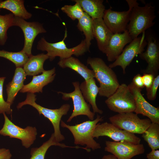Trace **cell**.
Masks as SVG:
<instances>
[{"label": "cell", "instance_id": "cell-1", "mask_svg": "<svg viewBox=\"0 0 159 159\" xmlns=\"http://www.w3.org/2000/svg\"><path fill=\"white\" fill-rule=\"evenodd\" d=\"M136 0H134L129 22L127 30L132 40L138 37L155 24L156 17L155 6L151 3L139 6Z\"/></svg>", "mask_w": 159, "mask_h": 159}, {"label": "cell", "instance_id": "cell-2", "mask_svg": "<svg viewBox=\"0 0 159 159\" xmlns=\"http://www.w3.org/2000/svg\"><path fill=\"white\" fill-rule=\"evenodd\" d=\"M87 62L92 69L95 78L99 83V96L108 98L120 85L116 74L101 58L89 57Z\"/></svg>", "mask_w": 159, "mask_h": 159}, {"label": "cell", "instance_id": "cell-3", "mask_svg": "<svg viewBox=\"0 0 159 159\" xmlns=\"http://www.w3.org/2000/svg\"><path fill=\"white\" fill-rule=\"evenodd\" d=\"M67 36L66 28L63 39L58 42L50 43L47 42L44 37H42L38 42L37 48L42 51H46V54L51 61L57 57H59L61 59L68 58L72 55L78 57L83 55L87 51H90L86 47L85 39L73 47H67L64 42Z\"/></svg>", "mask_w": 159, "mask_h": 159}, {"label": "cell", "instance_id": "cell-4", "mask_svg": "<svg viewBox=\"0 0 159 159\" xmlns=\"http://www.w3.org/2000/svg\"><path fill=\"white\" fill-rule=\"evenodd\" d=\"M36 96L34 93H28L25 100L18 103L17 106V108L20 109L26 105L32 106L37 110L39 115H43L51 122L54 128V133L57 141L59 142L64 140L65 139L64 137L62 134L60 130V122L62 116L67 114L70 108V105L69 104H65L58 109L47 108L36 102Z\"/></svg>", "mask_w": 159, "mask_h": 159}, {"label": "cell", "instance_id": "cell-5", "mask_svg": "<svg viewBox=\"0 0 159 159\" xmlns=\"http://www.w3.org/2000/svg\"><path fill=\"white\" fill-rule=\"evenodd\" d=\"M103 120L102 117L97 115L93 120L86 121L74 125H67L62 120L60 122V125L62 127L68 129L72 133L75 144L86 145L85 148L95 150L100 148L101 147L94 139L93 132L97 123Z\"/></svg>", "mask_w": 159, "mask_h": 159}, {"label": "cell", "instance_id": "cell-6", "mask_svg": "<svg viewBox=\"0 0 159 159\" xmlns=\"http://www.w3.org/2000/svg\"><path fill=\"white\" fill-rule=\"evenodd\" d=\"M105 102L110 110L118 113L134 112L136 108L134 96L128 85L125 83L120 85Z\"/></svg>", "mask_w": 159, "mask_h": 159}, {"label": "cell", "instance_id": "cell-7", "mask_svg": "<svg viewBox=\"0 0 159 159\" xmlns=\"http://www.w3.org/2000/svg\"><path fill=\"white\" fill-rule=\"evenodd\" d=\"M109 120L118 128L134 134H143L151 123L149 119H141L133 112L118 113Z\"/></svg>", "mask_w": 159, "mask_h": 159}, {"label": "cell", "instance_id": "cell-8", "mask_svg": "<svg viewBox=\"0 0 159 159\" xmlns=\"http://www.w3.org/2000/svg\"><path fill=\"white\" fill-rule=\"evenodd\" d=\"M145 38L147 42L146 49L139 56L147 62L148 65L141 72L143 74H152L155 77L159 70V40L155 33L148 29L145 32Z\"/></svg>", "mask_w": 159, "mask_h": 159}, {"label": "cell", "instance_id": "cell-9", "mask_svg": "<svg viewBox=\"0 0 159 159\" xmlns=\"http://www.w3.org/2000/svg\"><path fill=\"white\" fill-rule=\"evenodd\" d=\"M3 114L4 122L2 128L0 130V135L20 140L23 146L26 148H29L36 139V128L30 126L22 128L13 123L5 113Z\"/></svg>", "mask_w": 159, "mask_h": 159}, {"label": "cell", "instance_id": "cell-10", "mask_svg": "<svg viewBox=\"0 0 159 159\" xmlns=\"http://www.w3.org/2000/svg\"><path fill=\"white\" fill-rule=\"evenodd\" d=\"M145 32H143L140 37L132 40L124 49L116 59L109 64L108 66L111 68L120 66L123 73L125 74L126 68L130 64L135 57L145 50V48L147 45Z\"/></svg>", "mask_w": 159, "mask_h": 159}, {"label": "cell", "instance_id": "cell-11", "mask_svg": "<svg viewBox=\"0 0 159 159\" xmlns=\"http://www.w3.org/2000/svg\"><path fill=\"white\" fill-rule=\"evenodd\" d=\"M126 1L129 6L127 11H118L110 8L104 12L102 18L103 21L113 34L122 33L127 30L134 0Z\"/></svg>", "mask_w": 159, "mask_h": 159}, {"label": "cell", "instance_id": "cell-12", "mask_svg": "<svg viewBox=\"0 0 159 159\" xmlns=\"http://www.w3.org/2000/svg\"><path fill=\"white\" fill-rule=\"evenodd\" d=\"M72 84L74 88L73 92L70 93L57 92L58 94H62L63 100H67L71 98L73 102L74 109L67 122H70L74 117L80 115H86L90 120H93L95 113L90 110V105L84 99L80 89L79 82H74Z\"/></svg>", "mask_w": 159, "mask_h": 159}, {"label": "cell", "instance_id": "cell-13", "mask_svg": "<svg viewBox=\"0 0 159 159\" xmlns=\"http://www.w3.org/2000/svg\"><path fill=\"white\" fill-rule=\"evenodd\" d=\"M92 136L97 139L100 136H107L114 141L125 140L135 144H140L141 141L140 138L135 134L119 129L107 122L97 124L93 131Z\"/></svg>", "mask_w": 159, "mask_h": 159}, {"label": "cell", "instance_id": "cell-14", "mask_svg": "<svg viewBox=\"0 0 159 159\" xmlns=\"http://www.w3.org/2000/svg\"><path fill=\"white\" fill-rule=\"evenodd\" d=\"M105 150L109 152L117 159H131L143 154L145 149L142 144H135L123 140L119 142L105 141Z\"/></svg>", "mask_w": 159, "mask_h": 159}, {"label": "cell", "instance_id": "cell-15", "mask_svg": "<svg viewBox=\"0 0 159 159\" xmlns=\"http://www.w3.org/2000/svg\"><path fill=\"white\" fill-rule=\"evenodd\" d=\"M19 27L24 33V41L21 51L29 57L32 55V49L33 42L39 34L46 33L42 25L37 22H28L21 17L15 16L14 26Z\"/></svg>", "mask_w": 159, "mask_h": 159}, {"label": "cell", "instance_id": "cell-16", "mask_svg": "<svg viewBox=\"0 0 159 159\" xmlns=\"http://www.w3.org/2000/svg\"><path fill=\"white\" fill-rule=\"evenodd\" d=\"M135 101L136 108L134 112L146 116L152 123L159 124V108L148 102L142 95V89L135 87L131 82L128 85Z\"/></svg>", "mask_w": 159, "mask_h": 159}, {"label": "cell", "instance_id": "cell-17", "mask_svg": "<svg viewBox=\"0 0 159 159\" xmlns=\"http://www.w3.org/2000/svg\"><path fill=\"white\" fill-rule=\"evenodd\" d=\"M132 40L127 30L122 33L113 34L104 53L108 61H115L121 53L125 46Z\"/></svg>", "mask_w": 159, "mask_h": 159}, {"label": "cell", "instance_id": "cell-18", "mask_svg": "<svg viewBox=\"0 0 159 159\" xmlns=\"http://www.w3.org/2000/svg\"><path fill=\"white\" fill-rule=\"evenodd\" d=\"M55 72V68L54 67L50 70H45L41 74L33 76L32 80L24 85L20 92L34 94L40 92L42 93L43 87L54 80L56 75Z\"/></svg>", "mask_w": 159, "mask_h": 159}, {"label": "cell", "instance_id": "cell-19", "mask_svg": "<svg viewBox=\"0 0 159 159\" xmlns=\"http://www.w3.org/2000/svg\"><path fill=\"white\" fill-rule=\"evenodd\" d=\"M92 31L94 38L99 50L104 53L113 34L106 26L102 18L92 19Z\"/></svg>", "mask_w": 159, "mask_h": 159}, {"label": "cell", "instance_id": "cell-20", "mask_svg": "<svg viewBox=\"0 0 159 159\" xmlns=\"http://www.w3.org/2000/svg\"><path fill=\"white\" fill-rule=\"evenodd\" d=\"M80 88L85 100L91 105L94 113L101 114L103 112L97 107L96 98L99 91V88L93 78L84 81L80 85Z\"/></svg>", "mask_w": 159, "mask_h": 159}, {"label": "cell", "instance_id": "cell-21", "mask_svg": "<svg viewBox=\"0 0 159 159\" xmlns=\"http://www.w3.org/2000/svg\"><path fill=\"white\" fill-rule=\"evenodd\" d=\"M58 64L61 68H68L74 70L87 81L95 78L93 71L82 63L77 58L71 56L65 59H60Z\"/></svg>", "mask_w": 159, "mask_h": 159}, {"label": "cell", "instance_id": "cell-22", "mask_svg": "<svg viewBox=\"0 0 159 159\" xmlns=\"http://www.w3.org/2000/svg\"><path fill=\"white\" fill-rule=\"evenodd\" d=\"M26 76L22 68H16L11 81L6 85L7 96L6 102L10 105L13 103L18 92L24 86Z\"/></svg>", "mask_w": 159, "mask_h": 159}, {"label": "cell", "instance_id": "cell-23", "mask_svg": "<svg viewBox=\"0 0 159 159\" xmlns=\"http://www.w3.org/2000/svg\"><path fill=\"white\" fill-rule=\"evenodd\" d=\"M92 19L102 18L105 10L103 0H73Z\"/></svg>", "mask_w": 159, "mask_h": 159}, {"label": "cell", "instance_id": "cell-24", "mask_svg": "<svg viewBox=\"0 0 159 159\" xmlns=\"http://www.w3.org/2000/svg\"><path fill=\"white\" fill-rule=\"evenodd\" d=\"M49 59L47 54L43 53L36 55H32L23 66V69L26 75L36 76L45 70L43 68L45 61Z\"/></svg>", "mask_w": 159, "mask_h": 159}, {"label": "cell", "instance_id": "cell-25", "mask_svg": "<svg viewBox=\"0 0 159 159\" xmlns=\"http://www.w3.org/2000/svg\"><path fill=\"white\" fill-rule=\"evenodd\" d=\"M23 0H0V11L5 9L10 11L15 16L21 17L24 19L30 18L32 14L26 9Z\"/></svg>", "mask_w": 159, "mask_h": 159}, {"label": "cell", "instance_id": "cell-26", "mask_svg": "<svg viewBox=\"0 0 159 159\" xmlns=\"http://www.w3.org/2000/svg\"><path fill=\"white\" fill-rule=\"evenodd\" d=\"M58 146L62 148H78V146H70L63 143H60L56 140L54 133H52L49 139L45 142L39 148H32L31 149L29 159H44L45 154L49 148L52 146Z\"/></svg>", "mask_w": 159, "mask_h": 159}, {"label": "cell", "instance_id": "cell-27", "mask_svg": "<svg viewBox=\"0 0 159 159\" xmlns=\"http://www.w3.org/2000/svg\"><path fill=\"white\" fill-rule=\"evenodd\" d=\"M78 21L77 28L82 32L85 35L86 47L90 51L91 41L94 39L92 31V19L84 12L83 16Z\"/></svg>", "mask_w": 159, "mask_h": 159}, {"label": "cell", "instance_id": "cell-28", "mask_svg": "<svg viewBox=\"0 0 159 159\" xmlns=\"http://www.w3.org/2000/svg\"><path fill=\"white\" fill-rule=\"evenodd\" d=\"M142 135L151 150L159 148V124L151 122Z\"/></svg>", "mask_w": 159, "mask_h": 159}, {"label": "cell", "instance_id": "cell-29", "mask_svg": "<svg viewBox=\"0 0 159 159\" xmlns=\"http://www.w3.org/2000/svg\"><path fill=\"white\" fill-rule=\"evenodd\" d=\"M0 57L11 61L16 68L23 67L29 57L21 50L17 52H9L4 50H0Z\"/></svg>", "mask_w": 159, "mask_h": 159}, {"label": "cell", "instance_id": "cell-30", "mask_svg": "<svg viewBox=\"0 0 159 159\" xmlns=\"http://www.w3.org/2000/svg\"><path fill=\"white\" fill-rule=\"evenodd\" d=\"M14 16L12 13L0 15V45H4L7 39V32L9 28L14 26Z\"/></svg>", "mask_w": 159, "mask_h": 159}, {"label": "cell", "instance_id": "cell-31", "mask_svg": "<svg viewBox=\"0 0 159 159\" xmlns=\"http://www.w3.org/2000/svg\"><path fill=\"white\" fill-rule=\"evenodd\" d=\"M61 10L73 20H78L84 13L81 6L77 3L73 5H65L61 8Z\"/></svg>", "mask_w": 159, "mask_h": 159}, {"label": "cell", "instance_id": "cell-32", "mask_svg": "<svg viewBox=\"0 0 159 159\" xmlns=\"http://www.w3.org/2000/svg\"><path fill=\"white\" fill-rule=\"evenodd\" d=\"M5 78V77H0V114L5 113L10 114L12 112L11 105L5 101L3 95V85Z\"/></svg>", "mask_w": 159, "mask_h": 159}, {"label": "cell", "instance_id": "cell-33", "mask_svg": "<svg viewBox=\"0 0 159 159\" xmlns=\"http://www.w3.org/2000/svg\"><path fill=\"white\" fill-rule=\"evenodd\" d=\"M159 86V75H158L154 78L153 82L150 87L147 89L146 95L148 99L154 100L156 98L157 93Z\"/></svg>", "mask_w": 159, "mask_h": 159}, {"label": "cell", "instance_id": "cell-34", "mask_svg": "<svg viewBox=\"0 0 159 159\" xmlns=\"http://www.w3.org/2000/svg\"><path fill=\"white\" fill-rule=\"evenodd\" d=\"M142 77L144 86L147 89L152 84L155 77L151 74H143Z\"/></svg>", "mask_w": 159, "mask_h": 159}, {"label": "cell", "instance_id": "cell-35", "mask_svg": "<svg viewBox=\"0 0 159 159\" xmlns=\"http://www.w3.org/2000/svg\"><path fill=\"white\" fill-rule=\"evenodd\" d=\"M132 82L136 87L142 89L145 86L143 80L142 76L138 74L133 77Z\"/></svg>", "mask_w": 159, "mask_h": 159}, {"label": "cell", "instance_id": "cell-36", "mask_svg": "<svg viewBox=\"0 0 159 159\" xmlns=\"http://www.w3.org/2000/svg\"><path fill=\"white\" fill-rule=\"evenodd\" d=\"M12 155L9 149L0 148V159H11Z\"/></svg>", "mask_w": 159, "mask_h": 159}, {"label": "cell", "instance_id": "cell-37", "mask_svg": "<svg viewBox=\"0 0 159 159\" xmlns=\"http://www.w3.org/2000/svg\"><path fill=\"white\" fill-rule=\"evenodd\" d=\"M147 159H159V150H151L146 155Z\"/></svg>", "mask_w": 159, "mask_h": 159}, {"label": "cell", "instance_id": "cell-38", "mask_svg": "<svg viewBox=\"0 0 159 159\" xmlns=\"http://www.w3.org/2000/svg\"><path fill=\"white\" fill-rule=\"evenodd\" d=\"M101 159H117L114 155L112 154H109L104 155Z\"/></svg>", "mask_w": 159, "mask_h": 159}]
</instances>
